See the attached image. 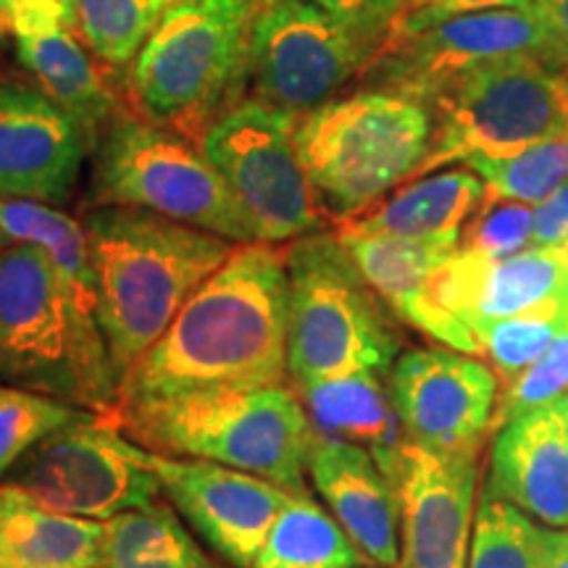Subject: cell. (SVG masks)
Returning a JSON list of instances; mask_svg holds the SVG:
<instances>
[{"label": "cell", "instance_id": "1", "mask_svg": "<svg viewBox=\"0 0 568 568\" xmlns=\"http://www.w3.org/2000/svg\"><path fill=\"white\" fill-rule=\"evenodd\" d=\"M284 379L290 382L284 253L276 245L243 243L124 376L119 408Z\"/></svg>", "mask_w": 568, "mask_h": 568}, {"label": "cell", "instance_id": "2", "mask_svg": "<svg viewBox=\"0 0 568 568\" xmlns=\"http://www.w3.org/2000/svg\"><path fill=\"white\" fill-rule=\"evenodd\" d=\"M95 311L122 379L237 245L159 213L101 205L84 216Z\"/></svg>", "mask_w": 568, "mask_h": 568}, {"label": "cell", "instance_id": "3", "mask_svg": "<svg viewBox=\"0 0 568 568\" xmlns=\"http://www.w3.org/2000/svg\"><path fill=\"white\" fill-rule=\"evenodd\" d=\"M0 374L111 422L122 403L95 311L27 243L0 245Z\"/></svg>", "mask_w": 568, "mask_h": 568}, {"label": "cell", "instance_id": "4", "mask_svg": "<svg viewBox=\"0 0 568 568\" xmlns=\"http://www.w3.org/2000/svg\"><path fill=\"white\" fill-rule=\"evenodd\" d=\"M113 424L145 450L230 466L293 495H308L316 435L293 385L126 403Z\"/></svg>", "mask_w": 568, "mask_h": 568}, {"label": "cell", "instance_id": "5", "mask_svg": "<svg viewBox=\"0 0 568 568\" xmlns=\"http://www.w3.org/2000/svg\"><path fill=\"white\" fill-rule=\"evenodd\" d=\"M435 138L432 109L389 90H361L297 116L295 148L326 216H364L416 180Z\"/></svg>", "mask_w": 568, "mask_h": 568}, {"label": "cell", "instance_id": "6", "mask_svg": "<svg viewBox=\"0 0 568 568\" xmlns=\"http://www.w3.org/2000/svg\"><path fill=\"white\" fill-rule=\"evenodd\" d=\"M255 17L251 0L174 3L132 61L140 116L201 142L216 119L243 103Z\"/></svg>", "mask_w": 568, "mask_h": 568}, {"label": "cell", "instance_id": "7", "mask_svg": "<svg viewBox=\"0 0 568 568\" xmlns=\"http://www.w3.org/2000/svg\"><path fill=\"white\" fill-rule=\"evenodd\" d=\"M290 385L358 372L389 374L403 347L397 316L368 287L337 232H316L284 251Z\"/></svg>", "mask_w": 568, "mask_h": 568}, {"label": "cell", "instance_id": "8", "mask_svg": "<svg viewBox=\"0 0 568 568\" xmlns=\"http://www.w3.org/2000/svg\"><path fill=\"white\" fill-rule=\"evenodd\" d=\"M90 203L159 213L234 245L258 243L253 222L201 145L130 113H119L98 138Z\"/></svg>", "mask_w": 568, "mask_h": 568}, {"label": "cell", "instance_id": "9", "mask_svg": "<svg viewBox=\"0 0 568 568\" xmlns=\"http://www.w3.org/2000/svg\"><path fill=\"white\" fill-rule=\"evenodd\" d=\"M435 138L418 176L471 155H510L568 134V69L514 59L468 71L429 103Z\"/></svg>", "mask_w": 568, "mask_h": 568}, {"label": "cell", "instance_id": "10", "mask_svg": "<svg viewBox=\"0 0 568 568\" xmlns=\"http://www.w3.org/2000/svg\"><path fill=\"white\" fill-rule=\"evenodd\" d=\"M295 126V113L251 98L216 119L197 142L266 245L324 232L329 219L297 159Z\"/></svg>", "mask_w": 568, "mask_h": 568}, {"label": "cell", "instance_id": "11", "mask_svg": "<svg viewBox=\"0 0 568 568\" xmlns=\"http://www.w3.org/2000/svg\"><path fill=\"white\" fill-rule=\"evenodd\" d=\"M9 481L55 514L101 524L163 500L145 447L98 414L40 443L13 468Z\"/></svg>", "mask_w": 568, "mask_h": 568}, {"label": "cell", "instance_id": "12", "mask_svg": "<svg viewBox=\"0 0 568 568\" xmlns=\"http://www.w3.org/2000/svg\"><path fill=\"white\" fill-rule=\"evenodd\" d=\"M514 59L550 61V40L535 9L464 13L422 32L393 34L368 61L364 80L429 105L468 71Z\"/></svg>", "mask_w": 568, "mask_h": 568}, {"label": "cell", "instance_id": "13", "mask_svg": "<svg viewBox=\"0 0 568 568\" xmlns=\"http://www.w3.org/2000/svg\"><path fill=\"white\" fill-rule=\"evenodd\" d=\"M372 59V48L314 3L274 0L253 21L247 82L255 101L303 116L335 101Z\"/></svg>", "mask_w": 568, "mask_h": 568}, {"label": "cell", "instance_id": "14", "mask_svg": "<svg viewBox=\"0 0 568 568\" xmlns=\"http://www.w3.org/2000/svg\"><path fill=\"white\" fill-rule=\"evenodd\" d=\"M387 382L408 443L450 453L493 437L500 379L477 355L414 347L397 355Z\"/></svg>", "mask_w": 568, "mask_h": 568}, {"label": "cell", "instance_id": "15", "mask_svg": "<svg viewBox=\"0 0 568 568\" xmlns=\"http://www.w3.org/2000/svg\"><path fill=\"white\" fill-rule=\"evenodd\" d=\"M163 500L232 568H253L255 556L293 493L272 481L195 458L145 450Z\"/></svg>", "mask_w": 568, "mask_h": 568}, {"label": "cell", "instance_id": "16", "mask_svg": "<svg viewBox=\"0 0 568 568\" xmlns=\"http://www.w3.org/2000/svg\"><path fill=\"white\" fill-rule=\"evenodd\" d=\"M481 450H429L414 443L395 474L400 497V566L466 568L479 506Z\"/></svg>", "mask_w": 568, "mask_h": 568}, {"label": "cell", "instance_id": "17", "mask_svg": "<svg viewBox=\"0 0 568 568\" xmlns=\"http://www.w3.org/2000/svg\"><path fill=\"white\" fill-rule=\"evenodd\" d=\"M92 142L40 88L0 82V197L63 205Z\"/></svg>", "mask_w": 568, "mask_h": 568}, {"label": "cell", "instance_id": "18", "mask_svg": "<svg viewBox=\"0 0 568 568\" xmlns=\"http://www.w3.org/2000/svg\"><path fill=\"white\" fill-rule=\"evenodd\" d=\"M481 493L545 529L568 527V395L495 429Z\"/></svg>", "mask_w": 568, "mask_h": 568}, {"label": "cell", "instance_id": "19", "mask_svg": "<svg viewBox=\"0 0 568 568\" xmlns=\"http://www.w3.org/2000/svg\"><path fill=\"white\" fill-rule=\"evenodd\" d=\"M429 293L474 332L568 295V247H529L510 258H481L456 247L432 276Z\"/></svg>", "mask_w": 568, "mask_h": 568}, {"label": "cell", "instance_id": "20", "mask_svg": "<svg viewBox=\"0 0 568 568\" xmlns=\"http://www.w3.org/2000/svg\"><path fill=\"white\" fill-rule=\"evenodd\" d=\"M337 237L343 240L345 251L351 253L353 264L358 266L368 287L385 301L387 308L397 316V322L414 326L426 337L437 339L453 351L479 355L474 332L460 318L439 308L429 293L432 276L456 253L458 243L353 234L339 230Z\"/></svg>", "mask_w": 568, "mask_h": 568}, {"label": "cell", "instance_id": "21", "mask_svg": "<svg viewBox=\"0 0 568 568\" xmlns=\"http://www.w3.org/2000/svg\"><path fill=\"white\" fill-rule=\"evenodd\" d=\"M308 479L368 566L400 564V497L372 453L316 439Z\"/></svg>", "mask_w": 568, "mask_h": 568}, {"label": "cell", "instance_id": "22", "mask_svg": "<svg viewBox=\"0 0 568 568\" xmlns=\"http://www.w3.org/2000/svg\"><path fill=\"white\" fill-rule=\"evenodd\" d=\"M387 374L358 372L297 387L316 439L364 447L395 481L408 439L395 414Z\"/></svg>", "mask_w": 568, "mask_h": 568}, {"label": "cell", "instance_id": "23", "mask_svg": "<svg viewBox=\"0 0 568 568\" xmlns=\"http://www.w3.org/2000/svg\"><path fill=\"white\" fill-rule=\"evenodd\" d=\"M485 197V182L471 169H447V172L406 182L397 193L376 203L364 216L339 224L337 230L458 243L468 219L479 211Z\"/></svg>", "mask_w": 568, "mask_h": 568}, {"label": "cell", "instance_id": "24", "mask_svg": "<svg viewBox=\"0 0 568 568\" xmlns=\"http://www.w3.org/2000/svg\"><path fill=\"white\" fill-rule=\"evenodd\" d=\"M103 524L63 516L0 485V568H101Z\"/></svg>", "mask_w": 568, "mask_h": 568}, {"label": "cell", "instance_id": "25", "mask_svg": "<svg viewBox=\"0 0 568 568\" xmlns=\"http://www.w3.org/2000/svg\"><path fill=\"white\" fill-rule=\"evenodd\" d=\"M17 53L40 90L82 126L95 148L105 126L119 116L116 98L71 30L17 38Z\"/></svg>", "mask_w": 568, "mask_h": 568}, {"label": "cell", "instance_id": "26", "mask_svg": "<svg viewBox=\"0 0 568 568\" xmlns=\"http://www.w3.org/2000/svg\"><path fill=\"white\" fill-rule=\"evenodd\" d=\"M101 568H232L166 500L103 521Z\"/></svg>", "mask_w": 568, "mask_h": 568}, {"label": "cell", "instance_id": "27", "mask_svg": "<svg viewBox=\"0 0 568 568\" xmlns=\"http://www.w3.org/2000/svg\"><path fill=\"white\" fill-rule=\"evenodd\" d=\"M364 552L353 545L316 497L293 495L280 510L253 568H366Z\"/></svg>", "mask_w": 568, "mask_h": 568}, {"label": "cell", "instance_id": "28", "mask_svg": "<svg viewBox=\"0 0 568 568\" xmlns=\"http://www.w3.org/2000/svg\"><path fill=\"white\" fill-rule=\"evenodd\" d=\"M0 234H3V243L40 247L59 268L71 293L95 311V282H92L84 222H77L74 216L51 203L0 197Z\"/></svg>", "mask_w": 568, "mask_h": 568}, {"label": "cell", "instance_id": "29", "mask_svg": "<svg viewBox=\"0 0 568 568\" xmlns=\"http://www.w3.org/2000/svg\"><path fill=\"white\" fill-rule=\"evenodd\" d=\"M568 332V295L539 303L516 316L497 318L474 329L479 355H485L500 385L535 364L560 335Z\"/></svg>", "mask_w": 568, "mask_h": 568}, {"label": "cell", "instance_id": "30", "mask_svg": "<svg viewBox=\"0 0 568 568\" xmlns=\"http://www.w3.org/2000/svg\"><path fill=\"white\" fill-rule=\"evenodd\" d=\"M464 166L485 182L489 197L537 205L568 182V134L510 155H471Z\"/></svg>", "mask_w": 568, "mask_h": 568}, {"label": "cell", "instance_id": "31", "mask_svg": "<svg viewBox=\"0 0 568 568\" xmlns=\"http://www.w3.org/2000/svg\"><path fill=\"white\" fill-rule=\"evenodd\" d=\"M172 6L174 0H80L77 30L103 63L132 67Z\"/></svg>", "mask_w": 568, "mask_h": 568}, {"label": "cell", "instance_id": "32", "mask_svg": "<svg viewBox=\"0 0 568 568\" xmlns=\"http://www.w3.org/2000/svg\"><path fill=\"white\" fill-rule=\"evenodd\" d=\"M545 531L510 503L479 489L466 568H542Z\"/></svg>", "mask_w": 568, "mask_h": 568}, {"label": "cell", "instance_id": "33", "mask_svg": "<svg viewBox=\"0 0 568 568\" xmlns=\"http://www.w3.org/2000/svg\"><path fill=\"white\" fill-rule=\"evenodd\" d=\"M90 410L27 387H0V479H6L40 443Z\"/></svg>", "mask_w": 568, "mask_h": 568}, {"label": "cell", "instance_id": "34", "mask_svg": "<svg viewBox=\"0 0 568 568\" xmlns=\"http://www.w3.org/2000/svg\"><path fill=\"white\" fill-rule=\"evenodd\" d=\"M531 232H535V205L487 195L460 232L458 247L481 258H510L529 251Z\"/></svg>", "mask_w": 568, "mask_h": 568}, {"label": "cell", "instance_id": "35", "mask_svg": "<svg viewBox=\"0 0 568 568\" xmlns=\"http://www.w3.org/2000/svg\"><path fill=\"white\" fill-rule=\"evenodd\" d=\"M560 395H568V332L539 355L535 364L500 385L493 435L510 418L529 414Z\"/></svg>", "mask_w": 568, "mask_h": 568}, {"label": "cell", "instance_id": "36", "mask_svg": "<svg viewBox=\"0 0 568 568\" xmlns=\"http://www.w3.org/2000/svg\"><path fill=\"white\" fill-rule=\"evenodd\" d=\"M329 13L347 32L355 34L374 55L385 48L389 34L418 0H305Z\"/></svg>", "mask_w": 568, "mask_h": 568}, {"label": "cell", "instance_id": "37", "mask_svg": "<svg viewBox=\"0 0 568 568\" xmlns=\"http://www.w3.org/2000/svg\"><path fill=\"white\" fill-rule=\"evenodd\" d=\"M80 0H0V34L32 38L55 30H74Z\"/></svg>", "mask_w": 568, "mask_h": 568}, {"label": "cell", "instance_id": "38", "mask_svg": "<svg viewBox=\"0 0 568 568\" xmlns=\"http://www.w3.org/2000/svg\"><path fill=\"white\" fill-rule=\"evenodd\" d=\"M495 9H535V0H418L414 9L397 21L393 34L422 32L426 27L437 24V21ZM393 34H389V38H393Z\"/></svg>", "mask_w": 568, "mask_h": 568}, {"label": "cell", "instance_id": "39", "mask_svg": "<svg viewBox=\"0 0 568 568\" xmlns=\"http://www.w3.org/2000/svg\"><path fill=\"white\" fill-rule=\"evenodd\" d=\"M531 247H568V182L535 205Z\"/></svg>", "mask_w": 568, "mask_h": 568}, {"label": "cell", "instance_id": "40", "mask_svg": "<svg viewBox=\"0 0 568 568\" xmlns=\"http://www.w3.org/2000/svg\"><path fill=\"white\" fill-rule=\"evenodd\" d=\"M535 11L548 32L552 63L568 69V0H535Z\"/></svg>", "mask_w": 568, "mask_h": 568}, {"label": "cell", "instance_id": "41", "mask_svg": "<svg viewBox=\"0 0 568 568\" xmlns=\"http://www.w3.org/2000/svg\"><path fill=\"white\" fill-rule=\"evenodd\" d=\"M568 568V527L545 531V566Z\"/></svg>", "mask_w": 568, "mask_h": 568}, {"label": "cell", "instance_id": "42", "mask_svg": "<svg viewBox=\"0 0 568 568\" xmlns=\"http://www.w3.org/2000/svg\"><path fill=\"white\" fill-rule=\"evenodd\" d=\"M251 3L255 6V9H258V11H261V9H266V6H268V3H274V0H251Z\"/></svg>", "mask_w": 568, "mask_h": 568}, {"label": "cell", "instance_id": "43", "mask_svg": "<svg viewBox=\"0 0 568 568\" xmlns=\"http://www.w3.org/2000/svg\"><path fill=\"white\" fill-rule=\"evenodd\" d=\"M366 568H403V566H366Z\"/></svg>", "mask_w": 568, "mask_h": 568}, {"label": "cell", "instance_id": "44", "mask_svg": "<svg viewBox=\"0 0 568 568\" xmlns=\"http://www.w3.org/2000/svg\"><path fill=\"white\" fill-rule=\"evenodd\" d=\"M0 245H6V243H3V234H0Z\"/></svg>", "mask_w": 568, "mask_h": 568}, {"label": "cell", "instance_id": "45", "mask_svg": "<svg viewBox=\"0 0 568 568\" xmlns=\"http://www.w3.org/2000/svg\"><path fill=\"white\" fill-rule=\"evenodd\" d=\"M174 3H182V0H174Z\"/></svg>", "mask_w": 568, "mask_h": 568}]
</instances>
